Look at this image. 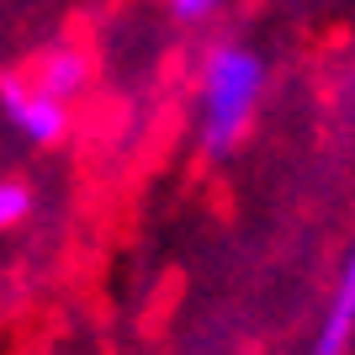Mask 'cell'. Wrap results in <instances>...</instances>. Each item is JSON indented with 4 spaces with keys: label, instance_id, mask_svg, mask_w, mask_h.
Wrapping results in <instances>:
<instances>
[{
    "label": "cell",
    "instance_id": "obj_1",
    "mask_svg": "<svg viewBox=\"0 0 355 355\" xmlns=\"http://www.w3.org/2000/svg\"><path fill=\"white\" fill-rule=\"evenodd\" d=\"M260 85H266L260 53H250V48H239V43L212 48L207 69H202V112H207V122H202V148H207V154H228V148L244 138L250 112H254V101H260Z\"/></svg>",
    "mask_w": 355,
    "mask_h": 355
},
{
    "label": "cell",
    "instance_id": "obj_2",
    "mask_svg": "<svg viewBox=\"0 0 355 355\" xmlns=\"http://www.w3.org/2000/svg\"><path fill=\"white\" fill-rule=\"evenodd\" d=\"M0 112H6L11 128H21L32 144H59V138L69 133V112H64V101L43 96L37 85H21L16 74H0Z\"/></svg>",
    "mask_w": 355,
    "mask_h": 355
},
{
    "label": "cell",
    "instance_id": "obj_3",
    "mask_svg": "<svg viewBox=\"0 0 355 355\" xmlns=\"http://www.w3.org/2000/svg\"><path fill=\"white\" fill-rule=\"evenodd\" d=\"M350 334H355V254H350V266H345V276H340L334 302H329V318H324V329H318V350L313 355H340Z\"/></svg>",
    "mask_w": 355,
    "mask_h": 355
},
{
    "label": "cell",
    "instance_id": "obj_4",
    "mask_svg": "<svg viewBox=\"0 0 355 355\" xmlns=\"http://www.w3.org/2000/svg\"><path fill=\"white\" fill-rule=\"evenodd\" d=\"M85 80H90V59H85V53H74V48H64V53H48V59H43L37 90L53 96V101H69V96H80Z\"/></svg>",
    "mask_w": 355,
    "mask_h": 355
},
{
    "label": "cell",
    "instance_id": "obj_5",
    "mask_svg": "<svg viewBox=\"0 0 355 355\" xmlns=\"http://www.w3.org/2000/svg\"><path fill=\"white\" fill-rule=\"evenodd\" d=\"M27 212H32V191L21 186V180H0V234L16 228Z\"/></svg>",
    "mask_w": 355,
    "mask_h": 355
},
{
    "label": "cell",
    "instance_id": "obj_6",
    "mask_svg": "<svg viewBox=\"0 0 355 355\" xmlns=\"http://www.w3.org/2000/svg\"><path fill=\"white\" fill-rule=\"evenodd\" d=\"M170 11H175L180 21H202V16L218 11V0H170Z\"/></svg>",
    "mask_w": 355,
    "mask_h": 355
}]
</instances>
